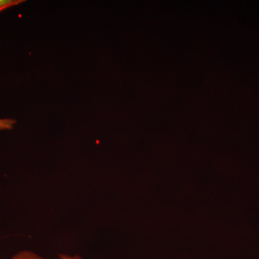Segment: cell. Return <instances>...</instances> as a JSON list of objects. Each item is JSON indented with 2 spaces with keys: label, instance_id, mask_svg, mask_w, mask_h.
I'll return each mask as SVG.
<instances>
[{
  "label": "cell",
  "instance_id": "cell-3",
  "mask_svg": "<svg viewBox=\"0 0 259 259\" xmlns=\"http://www.w3.org/2000/svg\"><path fill=\"white\" fill-rule=\"evenodd\" d=\"M24 0H0V12L24 3Z\"/></svg>",
  "mask_w": 259,
  "mask_h": 259
},
{
  "label": "cell",
  "instance_id": "cell-4",
  "mask_svg": "<svg viewBox=\"0 0 259 259\" xmlns=\"http://www.w3.org/2000/svg\"><path fill=\"white\" fill-rule=\"evenodd\" d=\"M59 259H83L79 255H69L66 253H61L59 255Z\"/></svg>",
  "mask_w": 259,
  "mask_h": 259
},
{
  "label": "cell",
  "instance_id": "cell-1",
  "mask_svg": "<svg viewBox=\"0 0 259 259\" xmlns=\"http://www.w3.org/2000/svg\"><path fill=\"white\" fill-rule=\"evenodd\" d=\"M13 259H46L31 250H21L13 255Z\"/></svg>",
  "mask_w": 259,
  "mask_h": 259
},
{
  "label": "cell",
  "instance_id": "cell-2",
  "mask_svg": "<svg viewBox=\"0 0 259 259\" xmlns=\"http://www.w3.org/2000/svg\"><path fill=\"white\" fill-rule=\"evenodd\" d=\"M17 121L14 119H0V131H9L12 130L16 124Z\"/></svg>",
  "mask_w": 259,
  "mask_h": 259
}]
</instances>
